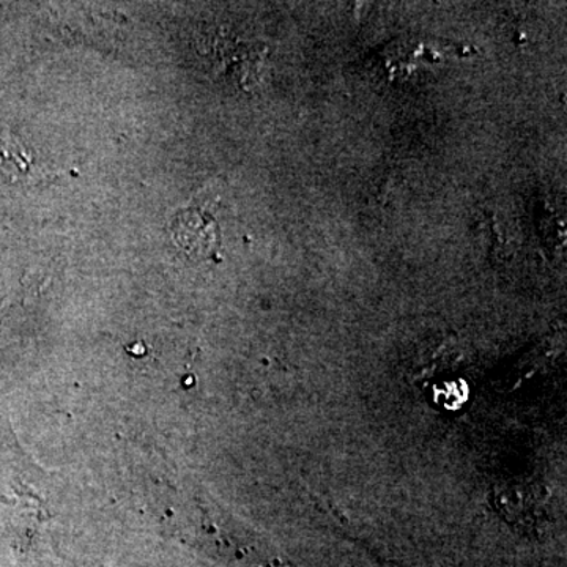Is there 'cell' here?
Listing matches in <instances>:
<instances>
[{
	"label": "cell",
	"instance_id": "cell-1",
	"mask_svg": "<svg viewBox=\"0 0 567 567\" xmlns=\"http://www.w3.org/2000/svg\"><path fill=\"white\" fill-rule=\"evenodd\" d=\"M173 238L175 245L194 260L215 257L221 246L218 221L199 208H188L175 216Z\"/></svg>",
	"mask_w": 567,
	"mask_h": 567
}]
</instances>
